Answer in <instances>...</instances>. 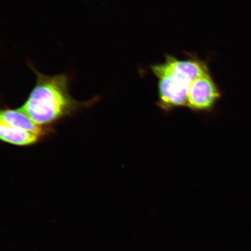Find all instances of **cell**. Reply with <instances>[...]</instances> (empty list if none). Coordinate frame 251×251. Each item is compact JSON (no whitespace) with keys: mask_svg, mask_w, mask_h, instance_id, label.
<instances>
[{"mask_svg":"<svg viewBox=\"0 0 251 251\" xmlns=\"http://www.w3.org/2000/svg\"><path fill=\"white\" fill-rule=\"evenodd\" d=\"M28 65L36 75V82L20 108L40 126L54 129V126L98 102L96 96L85 101H78L69 92L71 78L62 74L47 75L40 73L30 62Z\"/></svg>","mask_w":251,"mask_h":251,"instance_id":"6da1fadb","label":"cell"},{"mask_svg":"<svg viewBox=\"0 0 251 251\" xmlns=\"http://www.w3.org/2000/svg\"><path fill=\"white\" fill-rule=\"evenodd\" d=\"M149 68L158 80L157 106L166 114L186 107L191 84L200 75L210 71L208 62L192 54L185 59L167 54L164 62Z\"/></svg>","mask_w":251,"mask_h":251,"instance_id":"7a4b0ae2","label":"cell"},{"mask_svg":"<svg viewBox=\"0 0 251 251\" xmlns=\"http://www.w3.org/2000/svg\"><path fill=\"white\" fill-rule=\"evenodd\" d=\"M222 92L210 71L194 79L188 90L186 107L196 113L209 112L214 109Z\"/></svg>","mask_w":251,"mask_h":251,"instance_id":"3957f363","label":"cell"},{"mask_svg":"<svg viewBox=\"0 0 251 251\" xmlns=\"http://www.w3.org/2000/svg\"><path fill=\"white\" fill-rule=\"evenodd\" d=\"M0 122L19 129L29 131L39 135L43 139L50 136L54 129L40 126L28 117L20 108L12 109L5 107L1 109Z\"/></svg>","mask_w":251,"mask_h":251,"instance_id":"277c9868","label":"cell"},{"mask_svg":"<svg viewBox=\"0 0 251 251\" xmlns=\"http://www.w3.org/2000/svg\"><path fill=\"white\" fill-rule=\"evenodd\" d=\"M0 139L3 142L18 147H29L43 139L36 134L10 126L0 122Z\"/></svg>","mask_w":251,"mask_h":251,"instance_id":"5b68a950","label":"cell"}]
</instances>
